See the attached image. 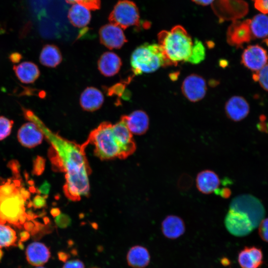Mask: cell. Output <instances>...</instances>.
Returning a JSON list of instances; mask_svg holds the SVG:
<instances>
[{
    "instance_id": "obj_32",
    "label": "cell",
    "mask_w": 268,
    "mask_h": 268,
    "mask_svg": "<svg viewBox=\"0 0 268 268\" xmlns=\"http://www.w3.org/2000/svg\"><path fill=\"white\" fill-rule=\"evenodd\" d=\"M16 188L14 184L7 182L0 186V194L2 196H8L11 194Z\"/></svg>"
},
{
    "instance_id": "obj_45",
    "label": "cell",
    "mask_w": 268,
    "mask_h": 268,
    "mask_svg": "<svg viewBox=\"0 0 268 268\" xmlns=\"http://www.w3.org/2000/svg\"><path fill=\"white\" fill-rule=\"evenodd\" d=\"M2 255H3V253H2V251L1 250L0 248V260H1L2 257Z\"/></svg>"
},
{
    "instance_id": "obj_48",
    "label": "cell",
    "mask_w": 268,
    "mask_h": 268,
    "mask_svg": "<svg viewBox=\"0 0 268 268\" xmlns=\"http://www.w3.org/2000/svg\"></svg>"
},
{
    "instance_id": "obj_18",
    "label": "cell",
    "mask_w": 268,
    "mask_h": 268,
    "mask_svg": "<svg viewBox=\"0 0 268 268\" xmlns=\"http://www.w3.org/2000/svg\"><path fill=\"white\" fill-rule=\"evenodd\" d=\"M196 182L199 191L208 195L214 193L218 189L221 181L215 172L206 169L197 174Z\"/></svg>"
},
{
    "instance_id": "obj_30",
    "label": "cell",
    "mask_w": 268,
    "mask_h": 268,
    "mask_svg": "<svg viewBox=\"0 0 268 268\" xmlns=\"http://www.w3.org/2000/svg\"><path fill=\"white\" fill-rule=\"evenodd\" d=\"M258 227L261 238L263 240L268 242V218L264 219Z\"/></svg>"
},
{
    "instance_id": "obj_4",
    "label": "cell",
    "mask_w": 268,
    "mask_h": 268,
    "mask_svg": "<svg viewBox=\"0 0 268 268\" xmlns=\"http://www.w3.org/2000/svg\"><path fill=\"white\" fill-rule=\"evenodd\" d=\"M132 69L136 75L152 73L160 67L174 66L158 44L144 43L133 52L130 60Z\"/></svg>"
},
{
    "instance_id": "obj_8",
    "label": "cell",
    "mask_w": 268,
    "mask_h": 268,
    "mask_svg": "<svg viewBox=\"0 0 268 268\" xmlns=\"http://www.w3.org/2000/svg\"><path fill=\"white\" fill-rule=\"evenodd\" d=\"M205 80L201 76L193 73L188 75L183 80L181 91L184 96L190 101L196 102L202 99L206 93Z\"/></svg>"
},
{
    "instance_id": "obj_11",
    "label": "cell",
    "mask_w": 268,
    "mask_h": 268,
    "mask_svg": "<svg viewBox=\"0 0 268 268\" xmlns=\"http://www.w3.org/2000/svg\"><path fill=\"white\" fill-rule=\"evenodd\" d=\"M250 19L233 21L228 28L226 34L227 43L232 46L240 48L253 39Z\"/></svg>"
},
{
    "instance_id": "obj_7",
    "label": "cell",
    "mask_w": 268,
    "mask_h": 268,
    "mask_svg": "<svg viewBox=\"0 0 268 268\" xmlns=\"http://www.w3.org/2000/svg\"><path fill=\"white\" fill-rule=\"evenodd\" d=\"M139 14L136 4L129 0H119L114 6L109 19L122 29H125L139 24Z\"/></svg>"
},
{
    "instance_id": "obj_34",
    "label": "cell",
    "mask_w": 268,
    "mask_h": 268,
    "mask_svg": "<svg viewBox=\"0 0 268 268\" xmlns=\"http://www.w3.org/2000/svg\"><path fill=\"white\" fill-rule=\"evenodd\" d=\"M45 161L41 157H38L35 161L34 172L35 174H41L44 169Z\"/></svg>"
},
{
    "instance_id": "obj_10",
    "label": "cell",
    "mask_w": 268,
    "mask_h": 268,
    "mask_svg": "<svg viewBox=\"0 0 268 268\" xmlns=\"http://www.w3.org/2000/svg\"><path fill=\"white\" fill-rule=\"evenodd\" d=\"M268 62V53L262 46L253 45L248 46L243 52L241 63L243 66L256 72L263 68Z\"/></svg>"
},
{
    "instance_id": "obj_38",
    "label": "cell",
    "mask_w": 268,
    "mask_h": 268,
    "mask_svg": "<svg viewBox=\"0 0 268 268\" xmlns=\"http://www.w3.org/2000/svg\"><path fill=\"white\" fill-rule=\"evenodd\" d=\"M214 193L217 195L225 199L228 198L231 195L230 190L227 188L218 189Z\"/></svg>"
},
{
    "instance_id": "obj_36",
    "label": "cell",
    "mask_w": 268,
    "mask_h": 268,
    "mask_svg": "<svg viewBox=\"0 0 268 268\" xmlns=\"http://www.w3.org/2000/svg\"><path fill=\"white\" fill-rule=\"evenodd\" d=\"M32 204L33 206L36 208H40L46 205V200L45 197L37 195L33 200Z\"/></svg>"
},
{
    "instance_id": "obj_14",
    "label": "cell",
    "mask_w": 268,
    "mask_h": 268,
    "mask_svg": "<svg viewBox=\"0 0 268 268\" xmlns=\"http://www.w3.org/2000/svg\"><path fill=\"white\" fill-rule=\"evenodd\" d=\"M225 112L231 120L239 122L245 119L250 112V106L247 101L240 96H233L226 102Z\"/></svg>"
},
{
    "instance_id": "obj_33",
    "label": "cell",
    "mask_w": 268,
    "mask_h": 268,
    "mask_svg": "<svg viewBox=\"0 0 268 268\" xmlns=\"http://www.w3.org/2000/svg\"><path fill=\"white\" fill-rule=\"evenodd\" d=\"M254 6L262 13H268V0H255Z\"/></svg>"
},
{
    "instance_id": "obj_9",
    "label": "cell",
    "mask_w": 268,
    "mask_h": 268,
    "mask_svg": "<svg viewBox=\"0 0 268 268\" xmlns=\"http://www.w3.org/2000/svg\"><path fill=\"white\" fill-rule=\"evenodd\" d=\"M99 35L100 43L110 50L119 49L128 42L123 29L111 22L100 28Z\"/></svg>"
},
{
    "instance_id": "obj_37",
    "label": "cell",
    "mask_w": 268,
    "mask_h": 268,
    "mask_svg": "<svg viewBox=\"0 0 268 268\" xmlns=\"http://www.w3.org/2000/svg\"><path fill=\"white\" fill-rule=\"evenodd\" d=\"M51 185L47 181H45L39 187L38 191L40 193L47 196L50 192Z\"/></svg>"
},
{
    "instance_id": "obj_24",
    "label": "cell",
    "mask_w": 268,
    "mask_h": 268,
    "mask_svg": "<svg viewBox=\"0 0 268 268\" xmlns=\"http://www.w3.org/2000/svg\"><path fill=\"white\" fill-rule=\"evenodd\" d=\"M62 60V53L56 45L46 44L43 47L39 56V61L42 65L54 68L61 64Z\"/></svg>"
},
{
    "instance_id": "obj_46",
    "label": "cell",
    "mask_w": 268,
    "mask_h": 268,
    "mask_svg": "<svg viewBox=\"0 0 268 268\" xmlns=\"http://www.w3.org/2000/svg\"><path fill=\"white\" fill-rule=\"evenodd\" d=\"M36 268H43L42 266H40V267H37Z\"/></svg>"
},
{
    "instance_id": "obj_22",
    "label": "cell",
    "mask_w": 268,
    "mask_h": 268,
    "mask_svg": "<svg viewBox=\"0 0 268 268\" xmlns=\"http://www.w3.org/2000/svg\"><path fill=\"white\" fill-rule=\"evenodd\" d=\"M13 70L17 78L25 84L34 82L40 75L38 66L31 62H24L17 65H14Z\"/></svg>"
},
{
    "instance_id": "obj_35",
    "label": "cell",
    "mask_w": 268,
    "mask_h": 268,
    "mask_svg": "<svg viewBox=\"0 0 268 268\" xmlns=\"http://www.w3.org/2000/svg\"><path fill=\"white\" fill-rule=\"evenodd\" d=\"M63 268H84V265L79 260H73L66 262Z\"/></svg>"
},
{
    "instance_id": "obj_6",
    "label": "cell",
    "mask_w": 268,
    "mask_h": 268,
    "mask_svg": "<svg viewBox=\"0 0 268 268\" xmlns=\"http://www.w3.org/2000/svg\"><path fill=\"white\" fill-rule=\"evenodd\" d=\"M25 200L17 188L8 196L0 195V223L8 222L15 225L23 224L26 218Z\"/></svg>"
},
{
    "instance_id": "obj_16",
    "label": "cell",
    "mask_w": 268,
    "mask_h": 268,
    "mask_svg": "<svg viewBox=\"0 0 268 268\" xmlns=\"http://www.w3.org/2000/svg\"><path fill=\"white\" fill-rule=\"evenodd\" d=\"M104 98L102 92L98 88L89 86L81 93L79 103L82 109L88 112H94L102 106Z\"/></svg>"
},
{
    "instance_id": "obj_39",
    "label": "cell",
    "mask_w": 268,
    "mask_h": 268,
    "mask_svg": "<svg viewBox=\"0 0 268 268\" xmlns=\"http://www.w3.org/2000/svg\"><path fill=\"white\" fill-rule=\"evenodd\" d=\"M100 3V0H86L85 4L91 9H95L99 8Z\"/></svg>"
},
{
    "instance_id": "obj_15",
    "label": "cell",
    "mask_w": 268,
    "mask_h": 268,
    "mask_svg": "<svg viewBox=\"0 0 268 268\" xmlns=\"http://www.w3.org/2000/svg\"><path fill=\"white\" fill-rule=\"evenodd\" d=\"M121 117L124 120L127 127L132 134H143L148 129L149 117L144 111L135 110L129 115H123Z\"/></svg>"
},
{
    "instance_id": "obj_43",
    "label": "cell",
    "mask_w": 268,
    "mask_h": 268,
    "mask_svg": "<svg viewBox=\"0 0 268 268\" xmlns=\"http://www.w3.org/2000/svg\"><path fill=\"white\" fill-rule=\"evenodd\" d=\"M66 1L68 3L72 4L81 3L85 4L86 0H66Z\"/></svg>"
},
{
    "instance_id": "obj_25",
    "label": "cell",
    "mask_w": 268,
    "mask_h": 268,
    "mask_svg": "<svg viewBox=\"0 0 268 268\" xmlns=\"http://www.w3.org/2000/svg\"><path fill=\"white\" fill-rule=\"evenodd\" d=\"M250 27L254 39H263L268 37V16L260 13L250 19Z\"/></svg>"
},
{
    "instance_id": "obj_26",
    "label": "cell",
    "mask_w": 268,
    "mask_h": 268,
    "mask_svg": "<svg viewBox=\"0 0 268 268\" xmlns=\"http://www.w3.org/2000/svg\"><path fill=\"white\" fill-rule=\"evenodd\" d=\"M16 240L15 231L9 226L0 223V248L13 245Z\"/></svg>"
},
{
    "instance_id": "obj_31",
    "label": "cell",
    "mask_w": 268,
    "mask_h": 268,
    "mask_svg": "<svg viewBox=\"0 0 268 268\" xmlns=\"http://www.w3.org/2000/svg\"><path fill=\"white\" fill-rule=\"evenodd\" d=\"M55 222L57 225L61 228H66L71 223L70 218L66 214H59L56 216Z\"/></svg>"
},
{
    "instance_id": "obj_41",
    "label": "cell",
    "mask_w": 268,
    "mask_h": 268,
    "mask_svg": "<svg viewBox=\"0 0 268 268\" xmlns=\"http://www.w3.org/2000/svg\"><path fill=\"white\" fill-rule=\"evenodd\" d=\"M194 2L203 6L212 4L215 0H192Z\"/></svg>"
},
{
    "instance_id": "obj_17",
    "label": "cell",
    "mask_w": 268,
    "mask_h": 268,
    "mask_svg": "<svg viewBox=\"0 0 268 268\" xmlns=\"http://www.w3.org/2000/svg\"><path fill=\"white\" fill-rule=\"evenodd\" d=\"M122 65L120 57L112 52L103 53L98 59L97 67L104 76L111 77L118 73Z\"/></svg>"
},
{
    "instance_id": "obj_47",
    "label": "cell",
    "mask_w": 268,
    "mask_h": 268,
    "mask_svg": "<svg viewBox=\"0 0 268 268\" xmlns=\"http://www.w3.org/2000/svg\"><path fill=\"white\" fill-rule=\"evenodd\" d=\"M97 268V267H93V268Z\"/></svg>"
},
{
    "instance_id": "obj_27",
    "label": "cell",
    "mask_w": 268,
    "mask_h": 268,
    "mask_svg": "<svg viewBox=\"0 0 268 268\" xmlns=\"http://www.w3.org/2000/svg\"><path fill=\"white\" fill-rule=\"evenodd\" d=\"M205 57V49L202 43L196 39L193 45L191 55L186 62L192 64H198L204 60Z\"/></svg>"
},
{
    "instance_id": "obj_44",
    "label": "cell",
    "mask_w": 268,
    "mask_h": 268,
    "mask_svg": "<svg viewBox=\"0 0 268 268\" xmlns=\"http://www.w3.org/2000/svg\"><path fill=\"white\" fill-rule=\"evenodd\" d=\"M51 214L54 216H57L60 214V210L58 208H54L51 210Z\"/></svg>"
},
{
    "instance_id": "obj_29",
    "label": "cell",
    "mask_w": 268,
    "mask_h": 268,
    "mask_svg": "<svg viewBox=\"0 0 268 268\" xmlns=\"http://www.w3.org/2000/svg\"><path fill=\"white\" fill-rule=\"evenodd\" d=\"M13 125V121L5 117L0 116V140L8 136Z\"/></svg>"
},
{
    "instance_id": "obj_20",
    "label": "cell",
    "mask_w": 268,
    "mask_h": 268,
    "mask_svg": "<svg viewBox=\"0 0 268 268\" xmlns=\"http://www.w3.org/2000/svg\"><path fill=\"white\" fill-rule=\"evenodd\" d=\"M161 230L166 238L175 239L185 233V223L180 217L175 215H169L162 221Z\"/></svg>"
},
{
    "instance_id": "obj_1",
    "label": "cell",
    "mask_w": 268,
    "mask_h": 268,
    "mask_svg": "<svg viewBox=\"0 0 268 268\" xmlns=\"http://www.w3.org/2000/svg\"><path fill=\"white\" fill-rule=\"evenodd\" d=\"M48 134L56 152V164L66 173L65 194L69 199L78 201L89 192V168L84 152L85 145H79L58 135Z\"/></svg>"
},
{
    "instance_id": "obj_42",
    "label": "cell",
    "mask_w": 268,
    "mask_h": 268,
    "mask_svg": "<svg viewBox=\"0 0 268 268\" xmlns=\"http://www.w3.org/2000/svg\"><path fill=\"white\" fill-rule=\"evenodd\" d=\"M58 257L60 260L62 261H65L68 258V257L67 256V254H66L65 252L59 253Z\"/></svg>"
},
{
    "instance_id": "obj_28",
    "label": "cell",
    "mask_w": 268,
    "mask_h": 268,
    "mask_svg": "<svg viewBox=\"0 0 268 268\" xmlns=\"http://www.w3.org/2000/svg\"><path fill=\"white\" fill-rule=\"evenodd\" d=\"M253 78L258 81L264 90L268 91V63L260 70L254 72Z\"/></svg>"
},
{
    "instance_id": "obj_23",
    "label": "cell",
    "mask_w": 268,
    "mask_h": 268,
    "mask_svg": "<svg viewBox=\"0 0 268 268\" xmlns=\"http://www.w3.org/2000/svg\"><path fill=\"white\" fill-rule=\"evenodd\" d=\"M127 260L128 265L133 268H144L149 264L150 256L146 248L136 245L129 251Z\"/></svg>"
},
{
    "instance_id": "obj_3",
    "label": "cell",
    "mask_w": 268,
    "mask_h": 268,
    "mask_svg": "<svg viewBox=\"0 0 268 268\" xmlns=\"http://www.w3.org/2000/svg\"><path fill=\"white\" fill-rule=\"evenodd\" d=\"M158 40V44L174 66L180 62H186L189 58L194 42L183 26L176 25L170 31H160Z\"/></svg>"
},
{
    "instance_id": "obj_5",
    "label": "cell",
    "mask_w": 268,
    "mask_h": 268,
    "mask_svg": "<svg viewBox=\"0 0 268 268\" xmlns=\"http://www.w3.org/2000/svg\"><path fill=\"white\" fill-rule=\"evenodd\" d=\"M89 143L93 145L95 155L101 159L126 158L122 147L114 133L113 125L110 122H103L92 131L85 145Z\"/></svg>"
},
{
    "instance_id": "obj_49",
    "label": "cell",
    "mask_w": 268,
    "mask_h": 268,
    "mask_svg": "<svg viewBox=\"0 0 268 268\" xmlns=\"http://www.w3.org/2000/svg\"></svg>"
},
{
    "instance_id": "obj_2",
    "label": "cell",
    "mask_w": 268,
    "mask_h": 268,
    "mask_svg": "<svg viewBox=\"0 0 268 268\" xmlns=\"http://www.w3.org/2000/svg\"><path fill=\"white\" fill-rule=\"evenodd\" d=\"M265 215V208L257 198L250 194H242L230 202L224 224L232 235L243 237L257 228Z\"/></svg>"
},
{
    "instance_id": "obj_13",
    "label": "cell",
    "mask_w": 268,
    "mask_h": 268,
    "mask_svg": "<svg viewBox=\"0 0 268 268\" xmlns=\"http://www.w3.org/2000/svg\"><path fill=\"white\" fill-rule=\"evenodd\" d=\"M17 138L23 146L33 148L42 142L43 134L36 124L32 122H27L22 125L19 128Z\"/></svg>"
},
{
    "instance_id": "obj_21",
    "label": "cell",
    "mask_w": 268,
    "mask_h": 268,
    "mask_svg": "<svg viewBox=\"0 0 268 268\" xmlns=\"http://www.w3.org/2000/svg\"><path fill=\"white\" fill-rule=\"evenodd\" d=\"M263 259L260 249L246 247L239 253L238 261L242 268H259L263 264Z\"/></svg>"
},
{
    "instance_id": "obj_12",
    "label": "cell",
    "mask_w": 268,
    "mask_h": 268,
    "mask_svg": "<svg viewBox=\"0 0 268 268\" xmlns=\"http://www.w3.org/2000/svg\"><path fill=\"white\" fill-rule=\"evenodd\" d=\"M91 9L83 3L72 4L68 12V18L74 27L80 29L79 36L87 32V26L90 23L91 15Z\"/></svg>"
},
{
    "instance_id": "obj_19",
    "label": "cell",
    "mask_w": 268,
    "mask_h": 268,
    "mask_svg": "<svg viewBox=\"0 0 268 268\" xmlns=\"http://www.w3.org/2000/svg\"><path fill=\"white\" fill-rule=\"evenodd\" d=\"M25 254L28 262L36 267L42 266L48 261L51 256L49 248L39 242L30 243L26 248Z\"/></svg>"
},
{
    "instance_id": "obj_40",
    "label": "cell",
    "mask_w": 268,
    "mask_h": 268,
    "mask_svg": "<svg viewBox=\"0 0 268 268\" xmlns=\"http://www.w3.org/2000/svg\"><path fill=\"white\" fill-rule=\"evenodd\" d=\"M22 58L21 54L18 52L12 53L9 56V59L14 64L18 63Z\"/></svg>"
}]
</instances>
